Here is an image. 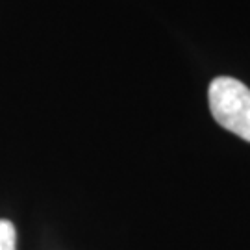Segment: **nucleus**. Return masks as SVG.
<instances>
[{"label": "nucleus", "instance_id": "obj_1", "mask_svg": "<svg viewBox=\"0 0 250 250\" xmlns=\"http://www.w3.org/2000/svg\"><path fill=\"white\" fill-rule=\"evenodd\" d=\"M211 115L228 132L250 143V89L243 82L219 76L208 91Z\"/></svg>", "mask_w": 250, "mask_h": 250}, {"label": "nucleus", "instance_id": "obj_2", "mask_svg": "<svg viewBox=\"0 0 250 250\" xmlns=\"http://www.w3.org/2000/svg\"><path fill=\"white\" fill-rule=\"evenodd\" d=\"M15 226L6 219H0V250H15Z\"/></svg>", "mask_w": 250, "mask_h": 250}]
</instances>
